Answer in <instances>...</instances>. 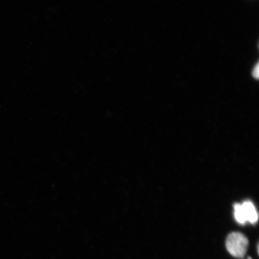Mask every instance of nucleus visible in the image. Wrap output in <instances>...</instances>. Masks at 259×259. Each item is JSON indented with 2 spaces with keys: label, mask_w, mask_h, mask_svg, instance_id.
Wrapping results in <instances>:
<instances>
[{
  "label": "nucleus",
  "mask_w": 259,
  "mask_h": 259,
  "mask_svg": "<svg viewBox=\"0 0 259 259\" xmlns=\"http://www.w3.org/2000/svg\"><path fill=\"white\" fill-rule=\"evenodd\" d=\"M234 216L236 221L239 224L244 225L246 223L244 212H243L242 207L240 204H235L234 205Z\"/></svg>",
  "instance_id": "3"
},
{
  "label": "nucleus",
  "mask_w": 259,
  "mask_h": 259,
  "mask_svg": "<svg viewBox=\"0 0 259 259\" xmlns=\"http://www.w3.org/2000/svg\"><path fill=\"white\" fill-rule=\"evenodd\" d=\"M258 64H257L256 66L254 67L253 70H252V76H253L254 78H258Z\"/></svg>",
  "instance_id": "4"
},
{
  "label": "nucleus",
  "mask_w": 259,
  "mask_h": 259,
  "mask_svg": "<svg viewBox=\"0 0 259 259\" xmlns=\"http://www.w3.org/2000/svg\"><path fill=\"white\" fill-rule=\"evenodd\" d=\"M241 205L246 222L255 224L258 220V213L253 203L250 201H246Z\"/></svg>",
  "instance_id": "2"
},
{
  "label": "nucleus",
  "mask_w": 259,
  "mask_h": 259,
  "mask_svg": "<svg viewBox=\"0 0 259 259\" xmlns=\"http://www.w3.org/2000/svg\"><path fill=\"white\" fill-rule=\"evenodd\" d=\"M248 240L247 237L239 232H232L226 239L227 250L232 256L241 258L244 257L247 250Z\"/></svg>",
  "instance_id": "1"
},
{
  "label": "nucleus",
  "mask_w": 259,
  "mask_h": 259,
  "mask_svg": "<svg viewBox=\"0 0 259 259\" xmlns=\"http://www.w3.org/2000/svg\"><path fill=\"white\" fill-rule=\"evenodd\" d=\"M247 259H252L251 257H248Z\"/></svg>",
  "instance_id": "5"
}]
</instances>
